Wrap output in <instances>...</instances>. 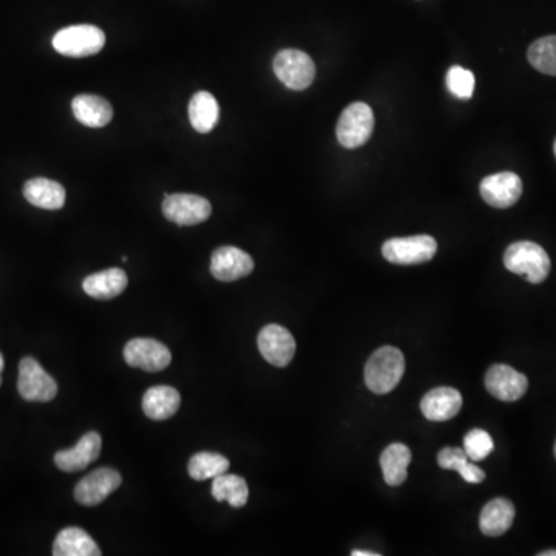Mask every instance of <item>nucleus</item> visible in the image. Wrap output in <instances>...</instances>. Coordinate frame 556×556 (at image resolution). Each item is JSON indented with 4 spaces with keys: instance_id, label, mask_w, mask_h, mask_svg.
Instances as JSON below:
<instances>
[{
    "instance_id": "5701e85b",
    "label": "nucleus",
    "mask_w": 556,
    "mask_h": 556,
    "mask_svg": "<svg viewBox=\"0 0 556 556\" xmlns=\"http://www.w3.org/2000/svg\"><path fill=\"white\" fill-rule=\"evenodd\" d=\"M410 462L411 451L407 445L401 444V442L388 445L380 455V467H382L385 482L391 487L404 484Z\"/></svg>"
},
{
    "instance_id": "1a4fd4ad",
    "label": "nucleus",
    "mask_w": 556,
    "mask_h": 556,
    "mask_svg": "<svg viewBox=\"0 0 556 556\" xmlns=\"http://www.w3.org/2000/svg\"><path fill=\"white\" fill-rule=\"evenodd\" d=\"M124 359L132 368L147 373L166 370L172 362V354L164 343L153 339H132L124 348Z\"/></svg>"
},
{
    "instance_id": "2f4dec72",
    "label": "nucleus",
    "mask_w": 556,
    "mask_h": 556,
    "mask_svg": "<svg viewBox=\"0 0 556 556\" xmlns=\"http://www.w3.org/2000/svg\"><path fill=\"white\" fill-rule=\"evenodd\" d=\"M4 356H2V354H0V385H2V371H4Z\"/></svg>"
},
{
    "instance_id": "dca6fc26",
    "label": "nucleus",
    "mask_w": 556,
    "mask_h": 556,
    "mask_svg": "<svg viewBox=\"0 0 556 556\" xmlns=\"http://www.w3.org/2000/svg\"><path fill=\"white\" fill-rule=\"evenodd\" d=\"M462 396L458 390L450 387L434 388L425 394L421 410L428 421H450L461 411Z\"/></svg>"
},
{
    "instance_id": "f3484780",
    "label": "nucleus",
    "mask_w": 556,
    "mask_h": 556,
    "mask_svg": "<svg viewBox=\"0 0 556 556\" xmlns=\"http://www.w3.org/2000/svg\"><path fill=\"white\" fill-rule=\"evenodd\" d=\"M129 285V278L123 269L112 268L89 275L82 282L85 294L96 300H112L123 294Z\"/></svg>"
},
{
    "instance_id": "2eb2a0df",
    "label": "nucleus",
    "mask_w": 556,
    "mask_h": 556,
    "mask_svg": "<svg viewBox=\"0 0 556 556\" xmlns=\"http://www.w3.org/2000/svg\"><path fill=\"white\" fill-rule=\"evenodd\" d=\"M101 447V436L96 431H90L79 439L76 447L56 453V467L65 473L82 472L99 458Z\"/></svg>"
},
{
    "instance_id": "7c9ffc66",
    "label": "nucleus",
    "mask_w": 556,
    "mask_h": 556,
    "mask_svg": "<svg viewBox=\"0 0 556 556\" xmlns=\"http://www.w3.org/2000/svg\"><path fill=\"white\" fill-rule=\"evenodd\" d=\"M351 555H353V556H377V555H379V553L363 552V550H353V552H351Z\"/></svg>"
},
{
    "instance_id": "9b49d317",
    "label": "nucleus",
    "mask_w": 556,
    "mask_h": 556,
    "mask_svg": "<svg viewBox=\"0 0 556 556\" xmlns=\"http://www.w3.org/2000/svg\"><path fill=\"white\" fill-rule=\"evenodd\" d=\"M257 343L266 362L278 368L288 367L297 350L294 336L280 325H266L258 334Z\"/></svg>"
},
{
    "instance_id": "ddd939ff",
    "label": "nucleus",
    "mask_w": 556,
    "mask_h": 556,
    "mask_svg": "<svg viewBox=\"0 0 556 556\" xmlns=\"http://www.w3.org/2000/svg\"><path fill=\"white\" fill-rule=\"evenodd\" d=\"M485 388L502 402H516L526 394L529 380L509 365H493L485 374Z\"/></svg>"
},
{
    "instance_id": "6ab92c4d",
    "label": "nucleus",
    "mask_w": 556,
    "mask_h": 556,
    "mask_svg": "<svg viewBox=\"0 0 556 556\" xmlns=\"http://www.w3.org/2000/svg\"><path fill=\"white\" fill-rule=\"evenodd\" d=\"M513 519H515V506L509 499H492L482 509L479 516V529L484 535L495 538L509 532Z\"/></svg>"
},
{
    "instance_id": "6e6552de",
    "label": "nucleus",
    "mask_w": 556,
    "mask_h": 556,
    "mask_svg": "<svg viewBox=\"0 0 556 556\" xmlns=\"http://www.w3.org/2000/svg\"><path fill=\"white\" fill-rule=\"evenodd\" d=\"M163 214L178 226H195L211 217L212 206L200 195L164 194Z\"/></svg>"
},
{
    "instance_id": "c756f323",
    "label": "nucleus",
    "mask_w": 556,
    "mask_h": 556,
    "mask_svg": "<svg viewBox=\"0 0 556 556\" xmlns=\"http://www.w3.org/2000/svg\"><path fill=\"white\" fill-rule=\"evenodd\" d=\"M475 75L470 70L455 65L451 67L447 73V87L456 98L472 99L473 92H475Z\"/></svg>"
},
{
    "instance_id": "72a5a7b5",
    "label": "nucleus",
    "mask_w": 556,
    "mask_h": 556,
    "mask_svg": "<svg viewBox=\"0 0 556 556\" xmlns=\"http://www.w3.org/2000/svg\"><path fill=\"white\" fill-rule=\"evenodd\" d=\"M553 149H555V156H556V139H555V146H553Z\"/></svg>"
},
{
    "instance_id": "0eeeda50",
    "label": "nucleus",
    "mask_w": 556,
    "mask_h": 556,
    "mask_svg": "<svg viewBox=\"0 0 556 556\" xmlns=\"http://www.w3.org/2000/svg\"><path fill=\"white\" fill-rule=\"evenodd\" d=\"M274 72L291 90H305L316 78V65L300 50H283L275 56Z\"/></svg>"
},
{
    "instance_id": "423d86ee",
    "label": "nucleus",
    "mask_w": 556,
    "mask_h": 556,
    "mask_svg": "<svg viewBox=\"0 0 556 556\" xmlns=\"http://www.w3.org/2000/svg\"><path fill=\"white\" fill-rule=\"evenodd\" d=\"M17 390L25 401L50 402L58 394V384L50 374L45 373L38 360L25 357L19 363Z\"/></svg>"
},
{
    "instance_id": "aec40b11",
    "label": "nucleus",
    "mask_w": 556,
    "mask_h": 556,
    "mask_svg": "<svg viewBox=\"0 0 556 556\" xmlns=\"http://www.w3.org/2000/svg\"><path fill=\"white\" fill-rule=\"evenodd\" d=\"M181 396L175 388L160 385L146 391L143 410L153 421H166L180 410Z\"/></svg>"
},
{
    "instance_id": "a878e982",
    "label": "nucleus",
    "mask_w": 556,
    "mask_h": 556,
    "mask_svg": "<svg viewBox=\"0 0 556 556\" xmlns=\"http://www.w3.org/2000/svg\"><path fill=\"white\" fill-rule=\"evenodd\" d=\"M211 493L218 502L228 501L234 509L245 507L249 498L248 484L245 479L228 473L214 478Z\"/></svg>"
},
{
    "instance_id": "bb28decb",
    "label": "nucleus",
    "mask_w": 556,
    "mask_h": 556,
    "mask_svg": "<svg viewBox=\"0 0 556 556\" xmlns=\"http://www.w3.org/2000/svg\"><path fill=\"white\" fill-rule=\"evenodd\" d=\"M229 459L218 453H209V451H201L197 455L192 456L187 465V472L190 478L195 481H206V479H214L217 476L228 473Z\"/></svg>"
},
{
    "instance_id": "9d476101",
    "label": "nucleus",
    "mask_w": 556,
    "mask_h": 556,
    "mask_svg": "<svg viewBox=\"0 0 556 556\" xmlns=\"http://www.w3.org/2000/svg\"><path fill=\"white\" fill-rule=\"evenodd\" d=\"M123 478L113 468H98L78 482L75 499L85 507L98 506L119 489Z\"/></svg>"
},
{
    "instance_id": "f03ea898",
    "label": "nucleus",
    "mask_w": 556,
    "mask_h": 556,
    "mask_svg": "<svg viewBox=\"0 0 556 556\" xmlns=\"http://www.w3.org/2000/svg\"><path fill=\"white\" fill-rule=\"evenodd\" d=\"M504 265L516 275H524L533 285L543 283L550 274L547 252L533 241H516L504 254Z\"/></svg>"
},
{
    "instance_id": "412c9836",
    "label": "nucleus",
    "mask_w": 556,
    "mask_h": 556,
    "mask_svg": "<svg viewBox=\"0 0 556 556\" xmlns=\"http://www.w3.org/2000/svg\"><path fill=\"white\" fill-rule=\"evenodd\" d=\"M24 197L33 206L47 211H58L65 204V189L48 178H33L25 183Z\"/></svg>"
},
{
    "instance_id": "f8f14e48",
    "label": "nucleus",
    "mask_w": 556,
    "mask_h": 556,
    "mask_svg": "<svg viewBox=\"0 0 556 556\" xmlns=\"http://www.w3.org/2000/svg\"><path fill=\"white\" fill-rule=\"evenodd\" d=\"M482 200L496 209H507L523 195V181L513 172H501L484 178L479 186Z\"/></svg>"
},
{
    "instance_id": "39448f33",
    "label": "nucleus",
    "mask_w": 556,
    "mask_h": 556,
    "mask_svg": "<svg viewBox=\"0 0 556 556\" xmlns=\"http://www.w3.org/2000/svg\"><path fill=\"white\" fill-rule=\"evenodd\" d=\"M438 252V243L430 235L391 238L382 246V254L393 265L410 266L430 262Z\"/></svg>"
},
{
    "instance_id": "c85d7f7f",
    "label": "nucleus",
    "mask_w": 556,
    "mask_h": 556,
    "mask_svg": "<svg viewBox=\"0 0 556 556\" xmlns=\"http://www.w3.org/2000/svg\"><path fill=\"white\" fill-rule=\"evenodd\" d=\"M493 448H495V444L487 431L475 428L465 434L464 450L470 461H484L492 453Z\"/></svg>"
},
{
    "instance_id": "f257e3e1",
    "label": "nucleus",
    "mask_w": 556,
    "mask_h": 556,
    "mask_svg": "<svg viewBox=\"0 0 556 556\" xmlns=\"http://www.w3.org/2000/svg\"><path fill=\"white\" fill-rule=\"evenodd\" d=\"M405 373V357L394 346L374 351L365 367V384L373 393L387 394L401 382Z\"/></svg>"
},
{
    "instance_id": "4be33fe9",
    "label": "nucleus",
    "mask_w": 556,
    "mask_h": 556,
    "mask_svg": "<svg viewBox=\"0 0 556 556\" xmlns=\"http://www.w3.org/2000/svg\"><path fill=\"white\" fill-rule=\"evenodd\" d=\"M55 556H101L98 544L89 533L79 527H67L56 536L53 544Z\"/></svg>"
},
{
    "instance_id": "b1692460",
    "label": "nucleus",
    "mask_w": 556,
    "mask_h": 556,
    "mask_svg": "<svg viewBox=\"0 0 556 556\" xmlns=\"http://www.w3.org/2000/svg\"><path fill=\"white\" fill-rule=\"evenodd\" d=\"M190 124L197 132L209 133L215 129L220 119L217 99L209 92H198L189 104Z\"/></svg>"
},
{
    "instance_id": "4468645a",
    "label": "nucleus",
    "mask_w": 556,
    "mask_h": 556,
    "mask_svg": "<svg viewBox=\"0 0 556 556\" xmlns=\"http://www.w3.org/2000/svg\"><path fill=\"white\" fill-rule=\"evenodd\" d=\"M254 271L251 255L234 246H223L212 254L211 272L220 282H235Z\"/></svg>"
},
{
    "instance_id": "473e14b6",
    "label": "nucleus",
    "mask_w": 556,
    "mask_h": 556,
    "mask_svg": "<svg viewBox=\"0 0 556 556\" xmlns=\"http://www.w3.org/2000/svg\"><path fill=\"white\" fill-rule=\"evenodd\" d=\"M540 556H556V550H546V552H541Z\"/></svg>"
},
{
    "instance_id": "20e7f679",
    "label": "nucleus",
    "mask_w": 556,
    "mask_h": 556,
    "mask_svg": "<svg viewBox=\"0 0 556 556\" xmlns=\"http://www.w3.org/2000/svg\"><path fill=\"white\" fill-rule=\"evenodd\" d=\"M373 110L365 102H353L343 110L337 123V139L345 149H357L373 135Z\"/></svg>"
},
{
    "instance_id": "f704fd0d",
    "label": "nucleus",
    "mask_w": 556,
    "mask_h": 556,
    "mask_svg": "<svg viewBox=\"0 0 556 556\" xmlns=\"http://www.w3.org/2000/svg\"><path fill=\"white\" fill-rule=\"evenodd\" d=\"M555 458H556V444H555Z\"/></svg>"
},
{
    "instance_id": "393cba45",
    "label": "nucleus",
    "mask_w": 556,
    "mask_h": 556,
    "mask_svg": "<svg viewBox=\"0 0 556 556\" xmlns=\"http://www.w3.org/2000/svg\"><path fill=\"white\" fill-rule=\"evenodd\" d=\"M438 464L445 470H456L468 484H481L485 479L484 470L472 464L465 450L461 448H442L439 451Z\"/></svg>"
},
{
    "instance_id": "7ed1b4c3",
    "label": "nucleus",
    "mask_w": 556,
    "mask_h": 556,
    "mask_svg": "<svg viewBox=\"0 0 556 556\" xmlns=\"http://www.w3.org/2000/svg\"><path fill=\"white\" fill-rule=\"evenodd\" d=\"M106 45V34L95 25H72L62 28L53 38V47L62 56L87 58L98 55Z\"/></svg>"
},
{
    "instance_id": "a211bd4d",
    "label": "nucleus",
    "mask_w": 556,
    "mask_h": 556,
    "mask_svg": "<svg viewBox=\"0 0 556 556\" xmlns=\"http://www.w3.org/2000/svg\"><path fill=\"white\" fill-rule=\"evenodd\" d=\"M73 115L79 123L92 129L106 127L112 121L113 109L107 99L96 95H79L72 102Z\"/></svg>"
},
{
    "instance_id": "cd10ccee",
    "label": "nucleus",
    "mask_w": 556,
    "mask_h": 556,
    "mask_svg": "<svg viewBox=\"0 0 556 556\" xmlns=\"http://www.w3.org/2000/svg\"><path fill=\"white\" fill-rule=\"evenodd\" d=\"M530 64L544 75L556 76V36L538 39L527 53Z\"/></svg>"
}]
</instances>
